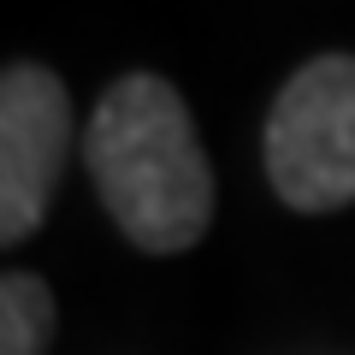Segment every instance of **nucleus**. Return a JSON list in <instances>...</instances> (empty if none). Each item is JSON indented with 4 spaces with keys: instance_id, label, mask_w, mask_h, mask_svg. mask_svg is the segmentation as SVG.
Segmentation results:
<instances>
[{
    "instance_id": "7ed1b4c3",
    "label": "nucleus",
    "mask_w": 355,
    "mask_h": 355,
    "mask_svg": "<svg viewBox=\"0 0 355 355\" xmlns=\"http://www.w3.org/2000/svg\"><path fill=\"white\" fill-rule=\"evenodd\" d=\"M71 160V95L48 65H6L0 77V243L42 231Z\"/></svg>"
},
{
    "instance_id": "20e7f679",
    "label": "nucleus",
    "mask_w": 355,
    "mask_h": 355,
    "mask_svg": "<svg viewBox=\"0 0 355 355\" xmlns=\"http://www.w3.org/2000/svg\"><path fill=\"white\" fill-rule=\"evenodd\" d=\"M53 331V296L36 272L0 279V355H42Z\"/></svg>"
},
{
    "instance_id": "f257e3e1",
    "label": "nucleus",
    "mask_w": 355,
    "mask_h": 355,
    "mask_svg": "<svg viewBox=\"0 0 355 355\" xmlns=\"http://www.w3.org/2000/svg\"><path fill=\"white\" fill-rule=\"evenodd\" d=\"M83 166L119 237L148 254H184L214 225V172L190 107L166 77L130 71L95 101Z\"/></svg>"
},
{
    "instance_id": "f03ea898",
    "label": "nucleus",
    "mask_w": 355,
    "mask_h": 355,
    "mask_svg": "<svg viewBox=\"0 0 355 355\" xmlns=\"http://www.w3.org/2000/svg\"><path fill=\"white\" fill-rule=\"evenodd\" d=\"M261 154L279 202L296 214L355 202V53H320L279 89Z\"/></svg>"
}]
</instances>
